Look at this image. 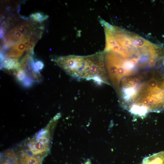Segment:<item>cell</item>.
Masks as SVG:
<instances>
[{
  "mask_svg": "<svg viewBox=\"0 0 164 164\" xmlns=\"http://www.w3.org/2000/svg\"><path fill=\"white\" fill-rule=\"evenodd\" d=\"M34 63L32 57L26 53L19 63V69L24 71L28 77L32 81H40L41 76L39 71L35 69Z\"/></svg>",
  "mask_w": 164,
  "mask_h": 164,
  "instance_id": "277c9868",
  "label": "cell"
},
{
  "mask_svg": "<svg viewBox=\"0 0 164 164\" xmlns=\"http://www.w3.org/2000/svg\"><path fill=\"white\" fill-rule=\"evenodd\" d=\"M53 60L67 74L74 77L83 67L84 56L74 55L59 56Z\"/></svg>",
  "mask_w": 164,
  "mask_h": 164,
  "instance_id": "3957f363",
  "label": "cell"
},
{
  "mask_svg": "<svg viewBox=\"0 0 164 164\" xmlns=\"http://www.w3.org/2000/svg\"><path fill=\"white\" fill-rule=\"evenodd\" d=\"M15 164H19L18 162V160H17V161L16 162Z\"/></svg>",
  "mask_w": 164,
  "mask_h": 164,
  "instance_id": "2e32d148",
  "label": "cell"
},
{
  "mask_svg": "<svg viewBox=\"0 0 164 164\" xmlns=\"http://www.w3.org/2000/svg\"><path fill=\"white\" fill-rule=\"evenodd\" d=\"M50 134L48 126L42 129L29 140L26 149L32 155L43 158L49 150Z\"/></svg>",
  "mask_w": 164,
  "mask_h": 164,
  "instance_id": "7a4b0ae2",
  "label": "cell"
},
{
  "mask_svg": "<svg viewBox=\"0 0 164 164\" xmlns=\"http://www.w3.org/2000/svg\"><path fill=\"white\" fill-rule=\"evenodd\" d=\"M87 164H89V163H88H88H87Z\"/></svg>",
  "mask_w": 164,
  "mask_h": 164,
  "instance_id": "e0dca14e",
  "label": "cell"
},
{
  "mask_svg": "<svg viewBox=\"0 0 164 164\" xmlns=\"http://www.w3.org/2000/svg\"><path fill=\"white\" fill-rule=\"evenodd\" d=\"M106 38V46L104 51L106 53L111 51V48L117 45L116 41L113 34V31L109 28L104 26Z\"/></svg>",
  "mask_w": 164,
  "mask_h": 164,
  "instance_id": "30bf717a",
  "label": "cell"
},
{
  "mask_svg": "<svg viewBox=\"0 0 164 164\" xmlns=\"http://www.w3.org/2000/svg\"><path fill=\"white\" fill-rule=\"evenodd\" d=\"M31 36L29 35H27L23 40L11 46L5 54V56L7 58L17 59L20 57L26 50Z\"/></svg>",
  "mask_w": 164,
  "mask_h": 164,
  "instance_id": "8992f818",
  "label": "cell"
},
{
  "mask_svg": "<svg viewBox=\"0 0 164 164\" xmlns=\"http://www.w3.org/2000/svg\"><path fill=\"white\" fill-rule=\"evenodd\" d=\"M5 34V31L4 28H1L0 29V37L2 38L3 36Z\"/></svg>",
  "mask_w": 164,
  "mask_h": 164,
  "instance_id": "9a60e30c",
  "label": "cell"
},
{
  "mask_svg": "<svg viewBox=\"0 0 164 164\" xmlns=\"http://www.w3.org/2000/svg\"><path fill=\"white\" fill-rule=\"evenodd\" d=\"M1 63L2 68L8 70L19 69L20 63L17 58L5 57L2 53H1Z\"/></svg>",
  "mask_w": 164,
  "mask_h": 164,
  "instance_id": "9c48e42d",
  "label": "cell"
},
{
  "mask_svg": "<svg viewBox=\"0 0 164 164\" xmlns=\"http://www.w3.org/2000/svg\"><path fill=\"white\" fill-rule=\"evenodd\" d=\"M48 16L41 12H37L31 14L30 16L31 19L38 22H41L46 20Z\"/></svg>",
  "mask_w": 164,
  "mask_h": 164,
  "instance_id": "4fadbf2b",
  "label": "cell"
},
{
  "mask_svg": "<svg viewBox=\"0 0 164 164\" xmlns=\"http://www.w3.org/2000/svg\"><path fill=\"white\" fill-rule=\"evenodd\" d=\"M75 78L92 79L99 84H108L104 52L84 56L83 67Z\"/></svg>",
  "mask_w": 164,
  "mask_h": 164,
  "instance_id": "6da1fadb",
  "label": "cell"
},
{
  "mask_svg": "<svg viewBox=\"0 0 164 164\" xmlns=\"http://www.w3.org/2000/svg\"><path fill=\"white\" fill-rule=\"evenodd\" d=\"M114 27V30L113 32L118 43L132 53L135 52L137 48L134 47L126 33L122 32L119 28Z\"/></svg>",
  "mask_w": 164,
  "mask_h": 164,
  "instance_id": "52a82bcc",
  "label": "cell"
},
{
  "mask_svg": "<svg viewBox=\"0 0 164 164\" xmlns=\"http://www.w3.org/2000/svg\"><path fill=\"white\" fill-rule=\"evenodd\" d=\"M27 33L26 29L22 26L16 27L9 31L4 38L5 46L7 48L10 47L23 40Z\"/></svg>",
  "mask_w": 164,
  "mask_h": 164,
  "instance_id": "5b68a950",
  "label": "cell"
},
{
  "mask_svg": "<svg viewBox=\"0 0 164 164\" xmlns=\"http://www.w3.org/2000/svg\"><path fill=\"white\" fill-rule=\"evenodd\" d=\"M142 164H164V151L145 158Z\"/></svg>",
  "mask_w": 164,
  "mask_h": 164,
  "instance_id": "8fae6325",
  "label": "cell"
},
{
  "mask_svg": "<svg viewBox=\"0 0 164 164\" xmlns=\"http://www.w3.org/2000/svg\"><path fill=\"white\" fill-rule=\"evenodd\" d=\"M34 65L35 69L38 71L42 69L44 66L43 62L41 61H38L34 63Z\"/></svg>",
  "mask_w": 164,
  "mask_h": 164,
  "instance_id": "5bb4252c",
  "label": "cell"
},
{
  "mask_svg": "<svg viewBox=\"0 0 164 164\" xmlns=\"http://www.w3.org/2000/svg\"><path fill=\"white\" fill-rule=\"evenodd\" d=\"M5 155L3 159L1 161V164H15L17 161L15 155L13 152L10 151L6 152Z\"/></svg>",
  "mask_w": 164,
  "mask_h": 164,
  "instance_id": "7c38bea8",
  "label": "cell"
},
{
  "mask_svg": "<svg viewBox=\"0 0 164 164\" xmlns=\"http://www.w3.org/2000/svg\"><path fill=\"white\" fill-rule=\"evenodd\" d=\"M43 159L22 149L18 155L17 160L19 164H42Z\"/></svg>",
  "mask_w": 164,
  "mask_h": 164,
  "instance_id": "ba28073f",
  "label": "cell"
}]
</instances>
